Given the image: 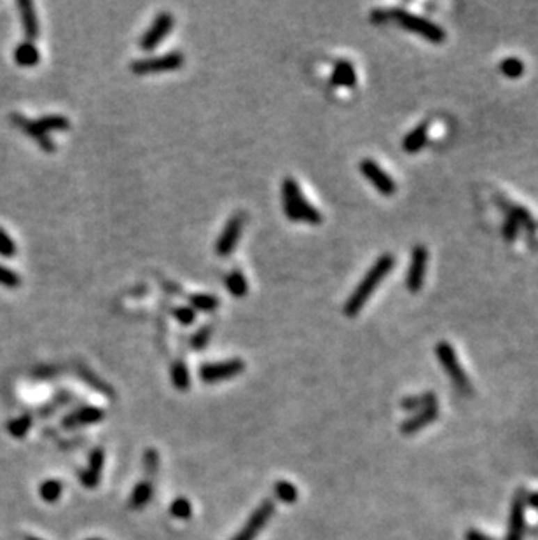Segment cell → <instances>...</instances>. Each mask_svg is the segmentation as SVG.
Masks as SVG:
<instances>
[{"mask_svg": "<svg viewBox=\"0 0 538 540\" xmlns=\"http://www.w3.org/2000/svg\"><path fill=\"white\" fill-rule=\"evenodd\" d=\"M393 266H395V257L392 254H383L381 257L376 259V262L371 266L367 275L361 280V283L356 285V289L353 290L351 296L345 303L346 317H356L362 312V308L371 299L376 287L385 280V276L392 271Z\"/></svg>", "mask_w": 538, "mask_h": 540, "instance_id": "cell-1", "label": "cell"}, {"mask_svg": "<svg viewBox=\"0 0 538 540\" xmlns=\"http://www.w3.org/2000/svg\"><path fill=\"white\" fill-rule=\"evenodd\" d=\"M282 194H283V210H285L287 219L292 222H308L311 225H318L324 217H322L320 210L315 205L304 198L303 191H301L299 184L292 177H287L282 184Z\"/></svg>", "mask_w": 538, "mask_h": 540, "instance_id": "cell-2", "label": "cell"}, {"mask_svg": "<svg viewBox=\"0 0 538 540\" xmlns=\"http://www.w3.org/2000/svg\"><path fill=\"white\" fill-rule=\"evenodd\" d=\"M435 355H437L438 362H441L445 374L450 376L453 385L458 388V392L464 395H472V383L470 379H468L467 372L461 367L460 360H458L453 344L448 343V341H441V343H437V347H435Z\"/></svg>", "mask_w": 538, "mask_h": 540, "instance_id": "cell-3", "label": "cell"}, {"mask_svg": "<svg viewBox=\"0 0 538 540\" xmlns=\"http://www.w3.org/2000/svg\"><path fill=\"white\" fill-rule=\"evenodd\" d=\"M392 16L400 23V26H404V29L409 30V32L418 33V35L425 37V39H428L434 44L444 42L445 32L438 25L432 23L430 19L421 18V16L407 13L404 11V9H397V11H393Z\"/></svg>", "mask_w": 538, "mask_h": 540, "instance_id": "cell-4", "label": "cell"}, {"mask_svg": "<svg viewBox=\"0 0 538 540\" xmlns=\"http://www.w3.org/2000/svg\"><path fill=\"white\" fill-rule=\"evenodd\" d=\"M186 63V56L180 51H171L161 56L142 58L132 63L133 74L136 75H150V74H163V72H171L180 68Z\"/></svg>", "mask_w": 538, "mask_h": 540, "instance_id": "cell-5", "label": "cell"}, {"mask_svg": "<svg viewBox=\"0 0 538 540\" xmlns=\"http://www.w3.org/2000/svg\"><path fill=\"white\" fill-rule=\"evenodd\" d=\"M245 371V362L242 358H229V360L222 362H207L200 367V378L203 383L214 385V383L226 381L235 376L242 374Z\"/></svg>", "mask_w": 538, "mask_h": 540, "instance_id": "cell-6", "label": "cell"}, {"mask_svg": "<svg viewBox=\"0 0 538 540\" xmlns=\"http://www.w3.org/2000/svg\"><path fill=\"white\" fill-rule=\"evenodd\" d=\"M243 224H245V214H235L226 222L222 233L219 235L217 244H215V252L219 257H229L235 252L239 237H242Z\"/></svg>", "mask_w": 538, "mask_h": 540, "instance_id": "cell-7", "label": "cell"}, {"mask_svg": "<svg viewBox=\"0 0 538 540\" xmlns=\"http://www.w3.org/2000/svg\"><path fill=\"white\" fill-rule=\"evenodd\" d=\"M173 15L171 13H159V15L154 18V22L150 23V26L147 29V32L143 33L142 37H140V42L139 46L142 47L143 51H152L156 49L157 46H159L161 42H163L164 37L168 35V33L171 32V29H173Z\"/></svg>", "mask_w": 538, "mask_h": 540, "instance_id": "cell-8", "label": "cell"}, {"mask_svg": "<svg viewBox=\"0 0 538 540\" xmlns=\"http://www.w3.org/2000/svg\"><path fill=\"white\" fill-rule=\"evenodd\" d=\"M273 512H275V504L271 500H264L255 511L250 514L248 521L245 523L242 530L232 537L231 540H253L260 533V530L269 523Z\"/></svg>", "mask_w": 538, "mask_h": 540, "instance_id": "cell-9", "label": "cell"}, {"mask_svg": "<svg viewBox=\"0 0 538 540\" xmlns=\"http://www.w3.org/2000/svg\"><path fill=\"white\" fill-rule=\"evenodd\" d=\"M526 490L519 488L514 495L512 507H510L509 530L505 540H523L526 530Z\"/></svg>", "mask_w": 538, "mask_h": 540, "instance_id": "cell-10", "label": "cell"}, {"mask_svg": "<svg viewBox=\"0 0 538 540\" xmlns=\"http://www.w3.org/2000/svg\"><path fill=\"white\" fill-rule=\"evenodd\" d=\"M428 266V251L425 245H418L414 247L413 255H411V266L409 271L406 275V285L409 292L416 294L423 289L425 275H427Z\"/></svg>", "mask_w": 538, "mask_h": 540, "instance_id": "cell-11", "label": "cell"}, {"mask_svg": "<svg viewBox=\"0 0 538 540\" xmlns=\"http://www.w3.org/2000/svg\"><path fill=\"white\" fill-rule=\"evenodd\" d=\"M361 173L383 194V196H392L397 191V184L374 159H362Z\"/></svg>", "mask_w": 538, "mask_h": 540, "instance_id": "cell-12", "label": "cell"}, {"mask_svg": "<svg viewBox=\"0 0 538 540\" xmlns=\"http://www.w3.org/2000/svg\"><path fill=\"white\" fill-rule=\"evenodd\" d=\"M104 418V409L95 408V406H81V408L74 409L70 415L65 416L61 423H63L65 429H77V427L93 425V423L102 422Z\"/></svg>", "mask_w": 538, "mask_h": 540, "instance_id": "cell-13", "label": "cell"}, {"mask_svg": "<svg viewBox=\"0 0 538 540\" xmlns=\"http://www.w3.org/2000/svg\"><path fill=\"white\" fill-rule=\"evenodd\" d=\"M437 418H438V406H430V408L418 411L413 418L406 420V422L402 423V427H400V432H402L404 436H414L416 432L423 430L425 427L432 425Z\"/></svg>", "mask_w": 538, "mask_h": 540, "instance_id": "cell-14", "label": "cell"}, {"mask_svg": "<svg viewBox=\"0 0 538 540\" xmlns=\"http://www.w3.org/2000/svg\"><path fill=\"white\" fill-rule=\"evenodd\" d=\"M104 461H105V453L102 447L93 450L91 456H89V466L88 469L81 472V483L86 488H97L98 483L102 479V470H104Z\"/></svg>", "mask_w": 538, "mask_h": 540, "instance_id": "cell-15", "label": "cell"}, {"mask_svg": "<svg viewBox=\"0 0 538 540\" xmlns=\"http://www.w3.org/2000/svg\"><path fill=\"white\" fill-rule=\"evenodd\" d=\"M13 121H15V125L18 126V128H22L23 132L26 133V135L32 136V138L35 140V142L39 143V145L42 147L44 150H47V152H53L54 143L51 142L49 135H47V133H44L42 129L39 128V125H37L35 121H30V119L23 118V116H13Z\"/></svg>", "mask_w": 538, "mask_h": 540, "instance_id": "cell-16", "label": "cell"}, {"mask_svg": "<svg viewBox=\"0 0 538 540\" xmlns=\"http://www.w3.org/2000/svg\"><path fill=\"white\" fill-rule=\"evenodd\" d=\"M18 8L19 13H22V23L26 39L33 40L39 35V19H37L35 6H33L30 0H19Z\"/></svg>", "mask_w": 538, "mask_h": 540, "instance_id": "cell-17", "label": "cell"}, {"mask_svg": "<svg viewBox=\"0 0 538 540\" xmlns=\"http://www.w3.org/2000/svg\"><path fill=\"white\" fill-rule=\"evenodd\" d=\"M331 83L334 86H345V88H355L356 84V74L353 63L346 60L335 61L334 70H332Z\"/></svg>", "mask_w": 538, "mask_h": 540, "instance_id": "cell-18", "label": "cell"}, {"mask_svg": "<svg viewBox=\"0 0 538 540\" xmlns=\"http://www.w3.org/2000/svg\"><path fill=\"white\" fill-rule=\"evenodd\" d=\"M427 140H428V122H420L413 132L407 133V135L404 136L402 149L406 150V152L414 154L427 145Z\"/></svg>", "mask_w": 538, "mask_h": 540, "instance_id": "cell-19", "label": "cell"}, {"mask_svg": "<svg viewBox=\"0 0 538 540\" xmlns=\"http://www.w3.org/2000/svg\"><path fill=\"white\" fill-rule=\"evenodd\" d=\"M15 61L19 67H35L40 61V53L32 40H25L15 49Z\"/></svg>", "mask_w": 538, "mask_h": 540, "instance_id": "cell-20", "label": "cell"}, {"mask_svg": "<svg viewBox=\"0 0 538 540\" xmlns=\"http://www.w3.org/2000/svg\"><path fill=\"white\" fill-rule=\"evenodd\" d=\"M404 411H421L430 406H437V395L434 392H425L421 395H414V397H407L400 402Z\"/></svg>", "mask_w": 538, "mask_h": 540, "instance_id": "cell-21", "label": "cell"}, {"mask_svg": "<svg viewBox=\"0 0 538 540\" xmlns=\"http://www.w3.org/2000/svg\"><path fill=\"white\" fill-rule=\"evenodd\" d=\"M502 207L505 208L507 215H509V217L516 219L517 224H519V228L521 225H524V228H526L530 233L531 231H535V228H537V225H535L533 217H531V214L526 210V208L519 207V205H512V203H509V201H502Z\"/></svg>", "mask_w": 538, "mask_h": 540, "instance_id": "cell-22", "label": "cell"}, {"mask_svg": "<svg viewBox=\"0 0 538 540\" xmlns=\"http://www.w3.org/2000/svg\"><path fill=\"white\" fill-rule=\"evenodd\" d=\"M189 306L194 312L200 313H214L219 308V299L212 294H191Z\"/></svg>", "mask_w": 538, "mask_h": 540, "instance_id": "cell-23", "label": "cell"}, {"mask_svg": "<svg viewBox=\"0 0 538 540\" xmlns=\"http://www.w3.org/2000/svg\"><path fill=\"white\" fill-rule=\"evenodd\" d=\"M150 497H152V483L150 481H142V483L136 484L132 497H129V507L135 509V511L143 509L149 504Z\"/></svg>", "mask_w": 538, "mask_h": 540, "instance_id": "cell-24", "label": "cell"}, {"mask_svg": "<svg viewBox=\"0 0 538 540\" xmlns=\"http://www.w3.org/2000/svg\"><path fill=\"white\" fill-rule=\"evenodd\" d=\"M226 287L231 292L232 297H245L248 292V283H246L245 275L239 269H232L228 276H226Z\"/></svg>", "mask_w": 538, "mask_h": 540, "instance_id": "cell-25", "label": "cell"}, {"mask_svg": "<svg viewBox=\"0 0 538 540\" xmlns=\"http://www.w3.org/2000/svg\"><path fill=\"white\" fill-rule=\"evenodd\" d=\"M171 381H173V387L177 388V390L186 392L187 388H189L191 376L186 362L175 360L173 364H171Z\"/></svg>", "mask_w": 538, "mask_h": 540, "instance_id": "cell-26", "label": "cell"}, {"mask_svg": "<svg viewBox=\"0 0 538 540\" xmlns=\"http://www.w3.org/2000/svg\"><path fill=\"white\" fill-rule=\"evenodd\" d=\"M37 125L44 133L49 135L51 132H67L70 128V121L65 116H44V118L37 119Z\"/></svg>", "mask_w": 538, "mask_h": 540, "instance_id": "cell-27", "label": "cell"}, {"mask_svg": "<svg viewBox=\"0 0 538 540\" xmlns=\"http://www.w3.org/2000/svg\"><path fill=\"white\" fill-rule=\"evenodd\" d=\"M32 425H33L32 416L23 415V416H19V418L11 420V422L8 423V430H9V434L15 437V439H23V437L26 436V432L32 429Z\"/></svg>", "mask_w": 538, "mask_h": 540, "instance_id": "cell-28", "label": "cell"}, {"mask_svg": "<svg viewBox=\"0 0 538 540\" xmlns=\"http://www.w3.org/2000/svg\"><path fill=\"white\" fill-rule=\"evenodd\" d=\"M61 491H63V484H61L60 481H56V479L44 481V483L40 484V488H39L40 498L46 502H49V504H53V502H56L58 498L61 497Z\"/></svg>", "mask_w": 538, "mask_h": 540, "instance_id": "cell-29", "label": "cell"}, {"mask_svg": "<svg viewBox=\"0 0 538 540\" xmlns=\"http://www.w3.org/2000/svg\"><path fill=\"white\" fill-rule=\"evenodd\" d=\"M498 68L509 79H517V77L524 74V63L519 58H505V60L500 61Z\"/></svg>", "mask_w": 538, "mask_h": 540, "instance_id": "cell-30", "label": "cell"}, {"mask_svg": "<svg viewBox=\"0 0 538 540\" xmlns=\"http://www.w3.org/2000/svg\"><path fill=\"white\" fill-rule=\"evenodd\" d=\"M275 495L278 500L285 502V504H294L297 500V488L289 481H278L275 484Z\"/></svg>", "mask_w": 538, "mask_h": 540, "instance_id": "cell-31", "label": "cell"}, {"mask_svg": "<svg viewBox=\"0 0 538 540\" xmlns=\"http://www.w3.org/2000/svg\"><path fill=\"white\" fill-rule=\"evenodd\" d=\"M170 512L177 519H189L191 514H193V507H191V502L187 498L180 497L173 500V504L170 505Z\"/></svg>", "mask_w": 538, "mask_h": 540, "instance_id": "cell-32", "label": "cell"}, {"mask_svg": "<svg viewBox=\"0 0 538 540\" xmlns=\"http://www.w3.org/2000/svg\"><path fill=\"white\" fill-rule=\"evenodd\" d=\"M212 333H214V327L210 326L200 327L198 333L191 338V347H193L194 350H203V348L208 344V341H210Z\"/></svg>", "mask_w": 538, "mask_h": 540, "instance_id": "cell-33", "label": "cell"}, {"mask_svg": "<svg viewBox=\"0 0 538 540\" xmlns=\"http://www.w3.org/2000/svg\"><path fill=\"white\" fill-rule=\"evenodd\" d=\"M0 285L8 287V289H16V287L22 285V276L6 268V266H0Z\"/></svg>", "mask_w": 538, "mask_h": 540, "instance_id": "cell-34", "label": "cell"}, {"mask_svg": "<svg viewBox=\"0 0 538 540\" xmlns=\"http://www.w3.org/2000/svg\"><path fill=\"white\" fill-rule=\"evenodd\" d=\"M157 460H159V454H157L156 450H152V447H149V450L145 451V454H143V467H145V472L147 476L152 479L154 476H156L157 472Z\"/></svg>", "mask_w": 538, "mask_h": 540, "instance_id": "cell-35", "label": "cell"}, {"mask_svg": "<svg viewBox=\"0 0 538 540\" xmlns=\"http://www.w3.org/2000/svg\"><path fill=\"white\" fill-rule=\"evenodd\" d=\"M173 317L182 326H191L196 320V312L191 306H177L173 310Z\"/></svg>", "mask_w": 538, "mask_h": 540, "instance_id": "cell-36", "label": "cell"}, {"mask_svg": "<svg viewBox=\"0 0 538 540\" xmlns=\"http://www.w3.org/2000/svg\"><path fill=\"white\" fill-rule=\"evenodd\" d=\"M16 254V244L13 238L0 228V255L2 257H13Z\"/></svg>", "mask_w": 538, "mask_h": 540, "instance_id": "cell-37", "label": "cell"}, {"mask_svg": "<svg viewBox=\"0 0 538 540\" xmlns=\"http://www.w3.org/2000/svg\"><path fill=\"white\" fill-rule=\"evenodd\" d=\"M517 231H519V224H517V221L516 219H512L507 215V221H505V224H503V231H502L503 238H505L509 244H512V241L516 240V237H517Z\"/></svg>", "mask_w": 538, "mask_h": 540, "instance_id": "cell-38", "label": "cell"}, {"mask_svg": "<svg viewBox=\"0 0 538 540\" xmlns=\"http://www.w3.org/2000/svg\"><path fill=\"white\" fill-rule=\"evenodd\" d=\"M82 376H84L86 381H88L89 385H91V387H93V388H97V390L104 392V394H107V395H112L111 394V388H109L107 385H104V383H102L100 379H97V376H95V374H91V372H89V371H82Z\"/></svg>", "mask_w": 538, "mask_h": 540, "instance_id": "cell-39", "label": "cell"}, {"mask_svg": "<svg viewBox=\"0 0 538 540\" xmlns=\"http://www.w3.org/2000/svg\"><path fill=\"white\" fill-rule=\"evenodd\" d=\"M465 540H495V539L488 537L486 533L479 532V530L470 528V530H467V533H465Z\"/></svg>", "mask_w": 538, "mask_h": 540, "instance_id": "cell-40", "label": "cell"}, {"mask_svg": "<svg viewBox=\"0 0 538 540\" xmlns=\"http://www.w3.org/2000/svg\"><path fill=\"white\" fill-rule=\"evenodd\" d=\"M526 505H531L533 509H538V491L526 495Z\"/></svg>", "mask_w": 538, "mask_h": 540, "instance_id": "cell-41", "label": "cell"}, {"mask_svg": "<svg viewBox=\"0 0 538 540\" xmlns=\"http://www.w3.org/2000/svg\"><path fill=\"white\" fill-rule=\"evenodd\" d=\"M372 22H385L386 18H388V15H386L385 11H379V9H376V11H372Z\"/></svg>", "mask_w": 538, "mask_h": 540, "instance_id": "cell-42", "label": "cell"}, {"mask_svg": "<svg viewBox=\"0 0 538 540\" xmlns=\"http://www.w3.org/2000/svg\"><path fill=\"white\" fill-rule=\"evenodd\" d=\"M26 540H42V539H37V537H26Z\"/></svg>", "mask_w": 538, "mask_h": 540, "instance_id": "cell-43", "label": "cell"}]
</instances>
